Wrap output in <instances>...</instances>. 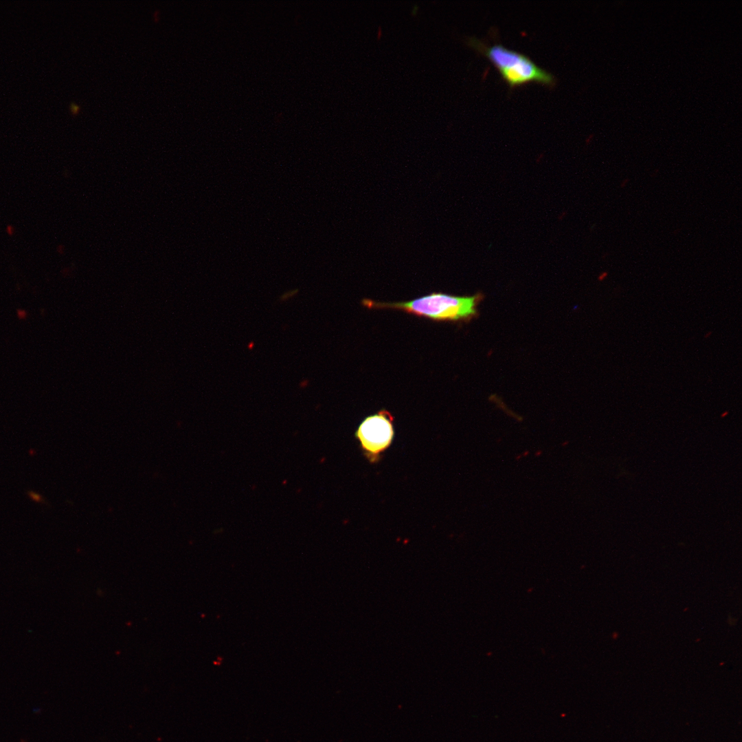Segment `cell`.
<instances>
[{"instance_id":"8992f818","label":"cell","mask_w":742,"mask_h":742,"mask_svg":"<svg viewBox=\"0 0 742 742\" xmlns=\"http://www.w3.org/2000/svg\"><path fill=\"white\" fill-rule=\"evenodd\" d=\"M711 333H712V332H711V331L708 332V333L707 334H706V335L704 336V337H705V338H707V337H710V335H711Z\"/></svg>"},{"instance_id":"7a4b0ae2","label":"cell","mask_w":742,"mask_h":742,"mask_svg":"<svg viewBox=\"0 0 742 742\" xmlns=\"http://www.w3.org/2000/svg\"><path fill=\"white\" fill-rule=\"evenodd\" d=\"M479 297L478 295L458 297L433 293L408 302L383 303L365 299L363 304L369 308L399 309L434 320L456 321L469 318L475 313V306Z\"/></svg>"},{"instance_id":"6da1fadb","label":"cell","mask_w":742,"mask_h":742,"mask_svg":"<svg viewBox=\"0 0 742 742\" xmlns=\"http://www.w3.org/2000/svg\"><path fill=\"white\" fill-rule=\"evenodd\" d=\"M466 43L484 54L512 87L530 82L548 86L555 84L556 79L551 73L537 65L523 54L510 49L501 44L486 45L474 37L468 38Z\"/></svg>"},{"instance_id":"277c9868","label":"cell","mask_w":742,"mask_h":742,"mask_svg":"<svg viewBox=\"0 0 742 742\" xmlns=\"http://www.w3.org/2000/svg\"><path fill=\"white\" fill-rule=\"evenodd\" d=\"M418 6H417L416 5H414V7L412 8V12H411V14H412V15H413V16H415V15H416V14H417V13H418Z\"/></svg>"},{"instance_id":"3957f363","label":"cell","mask_w":742,"mask_h":742,"mask_svg":"<svg viewBox=\"0 0 742 742\" xmlns=\"http://www.w3.org/2000/svg\"><path fill=\"white\" fill-rule=\"evenodd\" d=\"M392 421V417L385 410L367 417L357 433L363 448L373 454L386 449L393 436Z\"/></svg>"},{"instance_id":"5b68a950","label":"cell","mask_w":742,"mask_h":742,"mask_svg":"<svg viewBox=\"0 0 742 742\" xmlns=\"http://www.w3.org/2000/svg\"><path fill=\"white\" fill-rule=\"evenodd\" d=\"M30 496L32 497V499H36V501H37V502H39L40 499H41L40 496L39 495L38 496L37 495L34 494V493H33L32 495H30Z\"/></svg>"}]
</instances>
